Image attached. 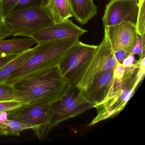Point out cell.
<instances>
[{
	"instance_id": "obj_12",
	"label": "cell",
	"mask_w": 145,
	"mask_h": 145,
	"mask_svg": "<svg viewBox=\"0 0 145 145\" xmlns=\"http://www.w3.org/2000/svg\"><path fill=\"white\" fill-rule=\"evenodd\" d=\"M72 16L81 25L86 24L97 14L93 0H67Z\"/></svg>"
},
{
	"instance_id": "obj_6",
	"label": "cell",
	"mask_w": 145,
	"mask_h": 145,
	"mask_svg": "<svg viewBox=\"0 0 145 145\" xmlns=\"http://www.w3.org/2000/svg\"><path fill=\"white\" fill-rule=\"evenodd\" d=\"M12 35L30 37L35 33L55 24L46 7H32L14 12L3 19Z\"/></svg>"
},
{
	"instance_id": "obj_17",
	"label": "cell",
	"mask_w": 145,
	"mask_h": 145,
	"mask_svg": "<svg viewBox=\"0 0 145 145\" xmlns=\"http://www.w3.org/2000/svg\"><path fill=\"white\" fill-rule=\"evenodd\" d=\"M45 7L55 24L63 22L72 17L67 0H47Z\"/></svg>"
},
{
	"instance_id": "obj_2",
	"label": "cell",
	"mask_w": 145,
	"mask_h": 145,
	"mask_svg": "<svg viewBox=\"0 0 145 145\" xmlns=\"http://www.w3.org/2000/svg\"><path fill=\"white\" fill-rule=\"evenodd\" d=\"M12 84L15 100L22 104L44 101L55 103L69 86L58 65L28 74Z\"/></svg>"
},
{
	"instance_id": "obj_10",
	"label": "cell",
	"mask_w": 145,
	"mask_h": 145,
	"mask_svg": "<svg viewBox=\"0 0 145 145\" xmlns=\"http://www.w3.org/2000/svg\"><path fill=\"white\" fill-rule=\"evenodd\" d=\"M87 32L68 19L48 26L35 33L30 38L33 39L37 44L68 38H79Z\"/></svg>"
},
{
	"instance_id": "obj_1",
	"label": "cell",
	"mask_w": 145,
	"mask_h": 145,
	"mask_svg": "<svg viewBox=\"0 0 145 145\" xmlns=\"http://www.w3.org/2000/svg\"><path fill=\"white\" fill-rule=\"evenodd\" d=\"M107 34L97 46L94 56L77 87L83 95L95 105L106 97L114 79L118 65Z\"/></svg>"
},
{
	"instance_id": "obj_23",
	"label": "cell",
	"mask_w": 145,
	"mask_h": 145,
	"mask_svg": "<svg viewBox=\"0 0 145 145\" xmlns=\"http://www.w3.org/2000/svg\"><path fill=\"white\" fill-rule=\"evenodd\" d=\"M21 53L8 54L0 53V69L4 67L9 62L12 61Z\"/></svg>"
},
{
	"instance_id": "obj_4",
	"label": "cell",
	"mask_w": 145,
	"mask_h": 145,
	"mask_svg": "<svg viewBox=\"0 0 145 145\" xmlns=\"http://www.w3.org/2000/svg\"><path fill=\"white\" fill-rule=\"evenodd\" d=\"M78 40V38H71L37 44L33 55L6 82L12 84L28 74L57 66L66 52Z\"/></svg>"
},
{
	"instance_id": "obj_19",
	"label": "cell",
	"mask_w": 145,
	"mask_h": 145,
	"mask_svg": "<svg viewBox=\"0 0 145 145\" xmlns=\"http://www.w3.org/2000/svg\"><path fill=\"white\" fill-rule=\"evenodd\" d=\"M15 100L13 85L9 83H0V101Z\"/></svg>"
},
{
	"instance_id": "obj_24",
	"label": "cell",
	"mask_w": 145,
	"mask_h": 145,
	"mask_svg": "<svg viewBox=\"0 0 145 145\" xmlns=\"http://www.w3.org/2000/svg\"><path fill=\"white\" fill-rule=\"evenodd\" d=\"M114 53L116 60L121 64L123 63V61L125 59V57L130 54L129 52L123 50L117 51L114 52Z\"/></svg>"
},
{
	"instance_id": "obj_7",
	"label": "cell",
	"mask_w": 145,
	"mask_h": 145,
	"mask_svg": "<svg viewBox=\"0 0 145 145\" xmlns=\"http://www.w3.org/2000/svg\"><path fill=\"white\" fill-rule=\"evenodd\" d=\"M53 104L47 101L25 103L7 111V113L10 119L34 126L35 133L42 140L50 132L49 127L52 117Z\"/></svg>"
},
{
	"instance_id": "obj_9",
	"label": "cell",
	"mask_w": 145,
	"mask_h": 145,
	"mask_svg": "<svg viewBox=\"0 0 145 145\" xmlns=\"http://www.w3.org/2000/svg\"><path fill=\"white\" fill-rule=\"evenodd\" d=\"M139 10L138 0H110L102 18L104 28L128 22L136 25Z\"/></svg>"
},
{
	"instance_id": "obj_5",
	"label": "cell",
	"mask_w": 145,
	"mask_h": 145,
	"mask_svg": "<svg viewBox=\"0 0 145 145\" xmlns=\"http://www.w3.org/2000/svg\"><path fill=\"white\" fill-rule=\"evenodd\" d=\"M97 46L79 40L63 55L58 64L61 74L69 86H76L92 60Z\"/></svg>"
},
{
	"instance_id": "obj_20",
	"label": "cell",
	"mask_w": 145,
	"mask_h": 145,
	"mask_svg": "<svg viewBox=\"0 0 145 145\" xmlns=\"http://www.w3.org/2000/svg\"><path fill=\"white\" fill-rule=\"evenodd\" d=\"M130 53L133 55H139L140 59L145 57V34L142 36L138 35L136 43Z\"/></svg>"
},
{
	"instance_id": "obj_14",
	"label": "cell",
	"mask_w": 145,
	"mask_h": 145,
	"mask_svg": "<svg viewBox=\"0 0 145 145\" xmlns=\"http://www.w3.org/2000/svg\"><path fill=\"white\" fill-rule=\"evenodd\" d=\"M37 44L33 38H17L0 40V53L18 54L23 53L31 49Z\"/></svg>"
},
{
	"instance_id": "obj_25",
	"label": "cell",
	"mask_w": 145,
	"mask_h": 145,
	"mask_svg": "<svg viewBox=\"0 0 145 145\" xmlns=\"http://www.w3.org/2000/svg\"><path fill=\"white\" fill-rule=\"evenodd\" d=\"M135 61V57L134 55L130 54L128 55L125 59L123 61L122 65L123 66H127V65H131L134 63Z\"/></svg>"
},
{
	"instance_id": "obj_22",
	"label": "cell",
	"mask_w": 145,
	"mask_h": 145,
	"mask_svg": "<svg viewBox=\"0 0 145 145\" xmlns=\"http://www.w3.org/2000/svg\"><path fill=\"white\" fill-rule=\"evenodd\" d=\"M11 29L5 22L4 20L0 22V40L12 35Z\"/></svg>"
},
{
	"instance_id": "obj_16",
	"label": "cell",
	"mask_w": 145,
	"mask_h": 145,
	"mask_svg": "<svg viewBox=\"0 0 145 145\" xmlns=\"http://www.w3.org/2000/svg\"><path fill=\"white\" fill-rule=\"evenodd\" d=\"M35 47L23 52L0 69V83H5L8 78L22 67L33 55Z\"/></svg>"
},
{
	"instance_id": "obj_8",
	"label": "cell",
	"mask_w": 145,
	"mask_h": 145,
	"mask_svg": "<svg viewBox=\"0 0 145 145\" xmlns=\"http://www.w3.org/2000/svg\"><path fill=\"white\" fill-rule=\"evenodd\" d=\"M95 105L83 95L77 86H69L61 97L52 104L50 131L60 123L94 108Z\"/></svg>"
},
{
	"instance_id": "obj_26",
	"label": "cell",
	"mask_w": 145,
	"mask_h": 145,
	"mask_svg": "<svg viewBox=\"0 0 145 145\" xmlns=\"http://www.w3.org/2000/svg\"><path fill=\"white\" fill-rule=\"evenodd\" d=\"M3 21V18H2L1 15V0H0V22Z\"/></svg>"
},
{
	"instance_id": "obj_27",
	"label": "cell",
	"mask_w": 145,
	"mask_h": 145,
	"mask_svg": "<svg viewBox=\"0 0 145 145\" xmlns=\"http://www.w3.org/2000/svg\"><path fill=\"white\" fill-rule=\"evenodd\" d=\"M141 0H138V2H139V1H140Z\"/></svg>"
},
{
	"instance_id": "obj_11",
	"label": "cell",
	"mask_w": 145,
	"mask_h": 145,
	"mask_svg": "<svg viewBox=\"0 0 145 145\" xmlns=\"http://www.w3.org/2000/svg\"><path fill=\"white\" fill-rule=\"evenodd\" d=\"M114 52L123 50L130 52L137 40L136 25L123 22L104 28Z\"/></svg>"
},
{
	"instance_id": "obj_18",
	"label": "cell",
	"mask_w": 145,
	"mask_h": 145,
	"mask_svg": "<svg viewBox=\"0 0 145 145\" xmlns=\"http://www.w3.org/2000/svg\"><path fill=\"white\" fill-rule=\"evenodd\" d=\"M145 0L139 2V10L136 27L138 35L145 34Z\"/></svg>"
},
{
	"instance_id": "obj_13",
	"label": "cell",
	"mask_w": 145,
	"mask_h": 145,
	"mask_svg": "<svg viewBox=\"0 0 145 145\" xmlns=\"http://www.w3.org/2000/svg\"><path fill=\"white\" fill-rule=\"evenodd\" d=\"M47 0H1L3 19L14 12L32 7H45Z\"/></svg>"
},
{
	"instance_id": "obj_21",
	"label": "cell",
	"mask_w": 145,
	"mask_h": 145,
	"mask_svg": "<svg viewBox=\"0 0 145 145\" xmlns=\"http://www.w3.org/2000/svg\"><path fill=\"white\" fill-rule=\"evenodd\" d=\"M22 103L16 100L0 101V113L7 112L9 110L18 107Z\"/></svg>"
},
{
	"instance_id": "obj_3",
	"label": "cell",
	"mask_w": 145,
	"mask_h": 145,
	"mask_svg": "<svg viewBox=\"0 0 145 145\" xmlns=\"http://www.w3.org/2000/svg\"><path fill=\"white\" fill-rule=\"evenodd\" d=\"M145 59H140L135 63L124 66L123 77L114 78L105 98L94 106L97 109L96 115L89 126L113 117L124 109L144 78Z\"/></svg>"
},
{
	"instance_id": "obj_15",
	"label": "cell",
	"mask_w": 145,
	"mask_h": 145,
	"mask_svg": "<svg viewBox=\"0 0 145 145\" xmlns=\"http://www.w3.org/2000/svg\"><path fill=\"white\" fill-rule=\"evenodd\" d=\"M28 129L34 131V127L10 119L7 112L0 113V136H19L22 131Z\"/></svg>"
}]
</instances>
